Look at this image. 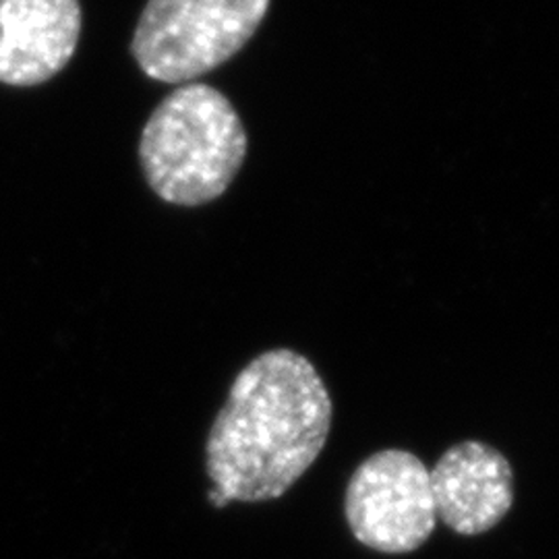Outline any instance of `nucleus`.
I'll return each instance as SVG.
<instances>
[{
    "mask_svg": "<svg viewBox=\"0 0 559 559\" xmlns=\"http://www.w3.org/2000/svg\"><path fill=\"white\" fill-rule=\"evenodd\" d=\"M334 404L313 362L290 348L240 369L205 443L214 508L278 500L320 459Z\"/></svg>",
    "mask_w": 559,
    "mask_h": 559,
    "instance_id": "1",
    "label": "nucleus"
},
{
    "mask_svg": "<svg viewBox=\"0 0 559 559\" xmlns=\"http://www.w3.org/2000/svg\"><path fill=\"white\" fill-rule=\"evenodd\" d=\"M80 0H0V83L52 80L80 44Z\"/></svg>",
    "mask_w": 559,
    "mask_h": 559,
    "instance_id": "6",
    "label": "nucleus"
},
{
    "mask_svg": "<svg viewBox=\"0 0 559 559\" xmlns=\"http://www.w3.org/2000/svg\"><path fill=\"white\" fill-rule=\"evenodd\" d=\"M245 156L247 133L235 106L205 83H185L168 94L141 133L143 177L175 205L218 200Z\"/></svg>",
    "mask_w": 559,
    "mask_h": 559,
    "instance_id": "2",
    "label": "nucleus"
},
{
    "mask_svg": "<svg viewBox=\"0 0 559 559\" xmlns=\"http://www.w3.org/2000/svg\"><path fill=\"white\" fill-rule=\"evenodd\" d=\"M436 514L448 528L477 537L496 528L514 503V473L500 450L460 441L429 471Z\"/></svg>",
    "mask_w": 559,
    "mask_h": 559,
    "instance_id": "5",
    "label": "nucleus"
},
{
    "mask_svg": "<svg viewBox=\"0 0 559 559\" xmlns=\"http://www.w3.org/2000/svg\"><path fill=\"white\" fill-rule=\"evenodd\" d=\"M344 516L355 539L373 551H417L438 524L429 468L406 450L376 452L346 485Z\"/></svg>",
    "mask_w": 559,
    "mask_h": 559,
    "instance_id": "4",
    "label": "nucleus"
},
{
    "mask_svg": "<svg viewBox=\"0 0 559 559\" xmlns=\"http://www.w3.org/2000/svg\"><path fill=\"white\" fill-rule=\"evenodd\" d=\"M270 0H147L131 52L150 80L193 83L253 38Z\"/></svg>",
    "mask_w": 559,
    "mask_h": 559,
    "instance_id": "3",
    "label": "nucleus"
}]
</instances>
